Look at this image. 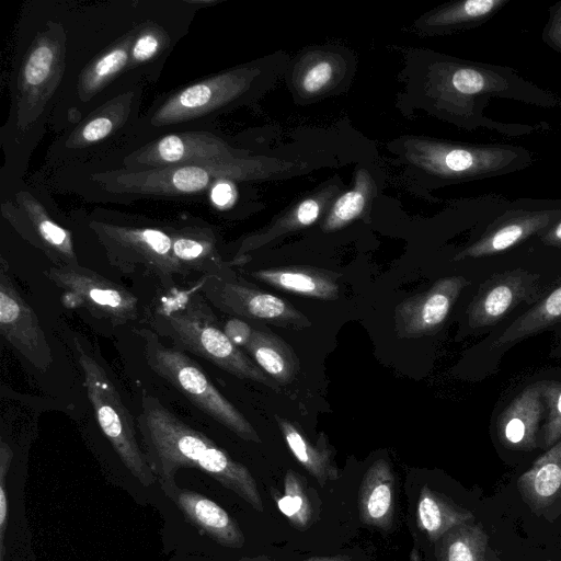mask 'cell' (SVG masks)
Returning a JSON list of instances; mask_svg holds the SVG:
<instances>
[{
	"label": "cell",
	"mask_w": 561,
	"mask_h": 561,
	"mask_svg": "<svg viewBox=\"0 0 561 561\" xmlns=\"http://www.w3.org/2000/svg\"><path fill=\"white\" fill-rule=\"evenodd\" d=\"M427 78L428 94L440 116L468 130L485 128L519 137L550 129L546 122L530 125L490 118L484 108L494 98L545 108L561 107L559 95L506 66L444 57L431 65Z\"/></svg>",
	"instance_id": "6da1fadb"
},
{
	"label": "cell",
	"mask_w": 561,
	"mask_h": 561,
	"mask_svg": "<svg viewBox=\"0 0 561 561\" xmlns=\"http://www.w3.org/2000/svg\"><path fill=\"white\" fill-rule=\"evenodd\" d=\"M138 427L147 461L162 491L176 484L179 469L195 468L236 493L256 512L264 511L250 470L152 396H142Z\"/></svg>",
	"instance_id": "7a4b0ae2"
},
{
	"label": "cell",
	"mask_w": 561,
	"mask_h": 561,
	"mask_svg": "<svg viewBox=\"0 0 561 561\" xmlns=\"http://www.w3.org/2000/svg\"><path fill=\"white\" fill-rule=\"evenodd\" d=\"M293 167L295 163L247 156L142 170L100 168L84 173L80 184L88 187L83 192L87 197L121 203L144 197L184 198L209 193L215 182L221 179L236 182L260 180Z\"/></svg>",
	"instance_id": "3957f363"
},
{
	"label": "cell",
	"mask_w": 561,
	"mask_h": 561,
	"mask_svg": "<svg viewBox=\"0 0 561 561\" xmlns=\"http://www.w3.org/2000/svg\"><path fill=\"white\" fill-rule=\"evenodd\" d=\"M560 217L561 199L506 201L495 195L478 220L474 238L451 261L477 263L483 272L480 280L513 268L534 271L530 263L533 242Z\"/></svg>",
	"instance_id": "277c9868"
},
{
	"label": "cell",
	"mask_w": 561,
	"mask_h": 561,
	"mask_svg": "<svg viewBox=\"0 0 561 561\" xmlns=\"http://www.w3.org/2000/svg\"><path fill=\"white\" fill-rule=\"evenodd\" d=\"M151 324L175 348L197 355L238 378L279 391L280 385L229 340L197 288L175 289L161 298L151 313Z\"/></svg>",
	"instance_id": "5b68a950"
},
{
	"label": "cell",
	"mask_w": 561,
	"mask_h": 561,
	"mask_svg": "<svg viewBox=\"0 0 561 561\" xmlns=\"http://www.w3.org/2000/svg\"><path fill=\"white\" fill-rule=\"evenodd\" d=\"M66 33L59 22L47 21L26 49L13 88L9 121L2 131L16 144L35 139L59 88L66 68Z\"/></svg>",
	"instance_id": "8992f818"
},
{
	"label": "cell",
	"mask_w": 561,
	"mask_h": 561,
	"mask_svg": "<svg viewBox=\"0 0 561 561\" xmlns=\"http://www.w3.org/2000/svg\"><path fill=\"white\" fill-rule=\"evenodd\" d=\"M402 156L415 168L442 182H468L503 176L534 163L523 146L462 144L426 137H407Z\"/></svg>",
	"instance_id": "52a82bcc"
},
{
	"label": "cell",
	"mask_w": 561,
	"mask_h": 561,
	"mask_svg": "<svg viewBox=\"0 0 561 561\" xmlns=\"http://www.w3.org/2000/svg\"><path fill=\"white\" fill-rule=\"evenodd\" d=\"M260 73L255 65H242L176 89L159 99L135 130L153 133L221 114L250 96Z\"/></svg>",
	"instance_id": "ba28073f"
},
{
	"label": "cell",
	"mask_w": 561,
	"mask_h": 561,
	"mask_svg": "<svg viewBox=\"0 0 561 561\" xmlns=\"http://www.w3.org/2000/svg\"><path fill=\"white\" fill-rule=\"evenodd\" d=\"M144 342L148 366L172 385L196 408L227 427L240 438L261 443V438L244 415L213 385L202 367L185 352L164 345L157 333L138 329Z\"/></svg>",
	"instance_id": "9c48e42d"
},
{
	"label": "cell",
	"mask_w": 561,
	"mask_h": 561,
	"mask_svg": "<svg viewBox=\"0 0 561 561\" xmlns=\"http://www.w3.org/2000/svg\"><path fill=\"white\" fill-rule=\"evenodd\" d=\"M140 101L141 87L137 84L106 100L50 146L48 163L70 168L95 159L96 152L135 131L140 121Z\"/></svg>",
	"instance_id": "30bf717a"
},
{
	"label": "cell",
	"mask_w": 561,
	"mask_h": 561,
	"mask_svg": "<svg viewBox=\"0 0 561 561\" xmlns=\"http://www.w3.org/2000/svg\"><path fill=\"white\" fill-rule=\"evenodd\" d=\"M88 227L103 247L110 264L131 274L141 270L163 286L175 284L186 273L172 252V240L167 228L117 224L91 218Z\"/></svg>",
	"instance_id": "8fae6325"
},
{
	"label": "cell",
	"mask_w": 561,
	"mask_h": 561,
	"mask_svg": "<svg viewBox=\"0 0 561 561\" xmlns=\"http://www.w3.org/2000/svg\"><path fill=\"white\" fill-rule=\"evenodd\" d=\"M78 360L84 376V386L96 421L122 462L145 486L157 481L142 447H140L133 416L100 363L75 337Z\"/></svg>",
	"instance_id": "7c38bea8"
},
{
	"label": "cell",
	"mask_w": 561,
	"mask_h": 561,
	"mask_svg": "<svg viewBox=\"0 0 561 561\" xmlns=\"http://www.w3.org/2000/svg\"><path fill=\"white\" fill-rule=\"evenodd\" d=\"M561 277L526 268L493 274L476 286L465 310V328L471 333L491 332L538 301Z\"/></svg>",
	"instance_id": "4fadbf2b"
},
{
	"label": "cell",
	"mask_w": 561,
	"mask_h": 561,
	"mask_svg": "<svg viewBox=\"0 0 561 561\" xmlns=\"http://www.w3.org/2000/svg\"><path fill=\"white\" fill-rule=\"evenodd\" d=\"M45 275L60 290L61 304L68 309H87L94 318L114 325L138 317V300L133 293L87 267L54 265Z\"/></svg>",
	"instance_id": "5bb4252c"
},
{
	"label": "cell",
	"mask_w": 561,
	"mask_h": 561,
	"mask_svg": "<svg viewBox=\"0 0 561 561\" xmlns=\"http://www.w3.org/2000/svg\"><path fill=\"white\" fill-rule=\"evenodd\" d=\"M197 289L216 308L236 317L290 330L311 325L310 320L287 300L239 280L231 268L202 276Z\"/></svg>",
	"instance_id": "9a60e30c"
},
{
	"label": "cell",
	"mask_w": 561,
	"mask_h": 561,
	"mask_svg": "<svg viewBox=\"0 0 561 561\" xmlns=\"http://www.w3.org/2000/svg\"><path fill=\"white\" fill-rule=\"evenodd\" d=\"M247 156L248 151L230 146L210 131L183 130L161 134L126 152L121 158V168L142 170Z\"/></svg>",
	"instance_id": "2e32d148"
},
{
	"label": "cell",
	"mask_w": 561,
	"mask_h": 561,
	"mask_svg": "<svg viewBox=\"0 0 561 561\" xmlns=\"http://www.w3.org/2000/svg\"><path fill=\"white\" fill-rule=\"evenodd\" d=\"M1 214L16 232L37 248L55 266L80 265L71 232L59 225L44 204L27 190H20L1 204Z\"/></svg>",
	"instance_id": "e0dca14e"
},
{
	"label": "cell",
	"mask_w": 561,
	"mask_h": 561,
	"mask_svg": "<svg viewBox=\"0 0 561 561\" xmlns=\"http://www.w3.org/2000/svg\"><path fill=\"white\" fill-rule=\"evenodd\" d=\"M0 332L36 369L45 371L53 364L37 314L16 289L4 259L0 266Z\"/></svg>",
	"instance_id": "ac0fdd59"
},
{
	"label": "cell",
	"mask_w": 561,
	"mask_h": 561,
	"mask_svg": "<svg viewBox=\"0 0 561 561\" xmlns=\"http://www.w3.org/2000/svg\"><path fill=\"white\" fill-rule=\"evenodd\" d=\"M472 285L463 275L437 279L426 291L402 300L394 309L399 339L415 340L438 333L462 291Z\"/></svg>",
	"instance_id": "d6986e66"
},
{
	"label": "cell",
	"mask_w": 561,
	"mask_h": 561,
	"mask_svg": "<svg viewBox=\"0 0 561 561\" xmlns=\"http://www.w3.org/2000/svg\"><path fill=\"white\" fill-rule=\"evenodd\" d=\"M561 322V280L538 301L492 330L478 345L481 374L490 375L502 356L520 341Z\"/></svg>",
	"instance_id": "ffe728a7"
},
{
	"label": "cell",
	"mask_w": 561,
	"mask_h": 561,
	"mask_svg": "<svg viewBox=\"0 0 561 561\" xmlns=\"http://www.w3.org/2000/svg\"><path fill=\"white\" fill-rule=\"evenodd\" d=\"M546 414L540 380L523 387L501 410L495 421L500 444L514 451H531L539 447Z\"/></svg>",
	"instance_id": "44dd1931"
},
{
	"label": "cell",
	"mask_w": 561,
	"mask_h": 561,
	"mask_svg": "<svg viewBox=\"0 0 561 561\" xmlns=\"http://www.w3.org/2000/svg\"><path fill=\"white\" fill-rule=\"evenodd\" d=\"M163 493L202 535L226 548L238 549L244 546L245 537L238 523L213 500L178 484Z\"/></svg>",
	"instance_id": "7402d4cb"
},
{
	"label": "cell",
	"mask_w": 561,
	"mask_h": 561,
	"mask_svg": "<svg viewBox=\"0 0 561 561\" xmlns=\"http://www.w3.org/2000/svg\"><path fill=\"white\" fill-rule=\"evenodd\" d=\"M167 229L173 256L186 275L190 272L214 275L230 268V262H225L219 252L214 230L206 222L193 219Z\"/></svg>",
	"instance_id": "603a6c76"
},
{
	"label": "cell",
	"mask_w": 561,
	"mask_h": 561,
	"mask_svg": "<svg viewBox=\"0 0 561 561\" xmlns=\"http://www.w3.org/2000/svg\"><path fill=\"white\" fill-rule=\"evenodd\" d=\"M339 191V185L331 184L319 192L305 197L289 210L278 217L267 228L247 237L240 244L231 265H241L249 260V253L262 248L275 239L313 225Z\"/></svg>",
	"instance_id": "cb8c5ba5"
},
{
	"label": "cell",
	"mask_w": 561,
	"mask_h": 561,
	"mask_svg": "<svg viewBox=\"0 0 561 561\" xmlns=\"http://www.w3.org/2000/svg\"><path fill=\"white\" fill-rule=\"evenodd\" d=\"M517 488L523 501L537 515L561 505V439L518 478Z\"/></svg>",
	"instance_id": "d4e9b609"
},
{
	"label": "cell",
	"mask_w": 561,
	"mask_h": 561,
	"mask_svg": "<svg viewBox=\"0 0 561 561\" xmlns=\"http://www.w3.org/2000/svg\"><path fill=\"white\" fill-rule=\"evenodd\" d=\"M396 480L390 463L378 459L365 472L358 490L359 518L363 524L382 530L392 526Z\"/></svg>",
	"instance_id": "484cf974"
},
{
	"label": "cell",
	"mask_w": 561,
	"mask_h": 561,
	"mask_svg": "<svg viewBox=\"0 0 561 561\" xmlns=\"http://www.w3.org/2000/svg\"><path fill=\"white\" fill-rule=\"evenodd\" d=\"M262 283L295 295L321 300H335L340 295V278L330 270L313 266H280L251 272Z\"/></svg>",
	"instance_id": "4316f807"
},
{
	"label": "cell",
	"mask_w": 561,
	"mask_h": 561,
	"mask_svg": "<svg viewBox=\"0 0 561 561\" xmlns=\"http://www.w3.org/2000/svg\"><path fill=\"white\" fill-rule=\"evenodd\" d=\"M275 421L294 457L321 486L340 478L334 462V449L323 432L312 443L296 423L279 415H275Z\"/></svg>",
	"instance_id": "83f0119b"
},
{
	"label": "cell",
	"mask_w": 561,
	"mask_h": 561,
	"mask_svg": "<svg viewBox=\"0 0 561 561\" xmlns=\"http://www.w3.org/2000/svg\"><path fill=\"white\" fill-rule=\"evenodd\" d=\"M135 33L136 26L84 66L77 82V91L81 101H90L121 73L126 72Z\"/></svg>",
	"instance_id": "f1b7e54d"
},
{
	"label": "cell",
	"mask_w": 561,
	"mask_h": 561,
	"mask_svg": "<svg viewBox=\"0 0 561 561\" xmlns=\"http://www.w3.org/2000/svg\"><path fill=\"white\" fill-rule=\"evenodd\" d=\"M512 0H458L446 3L421 19L431 33H451L478 27L490 21Z\"/></svg>",
	"instance_id": "f546056e"
},
{
	"label": "cell",
	"mask_w": 561,
	"mask_h": 561,
	"mask_svg": "<svg viewBox=\"0 0 561 561\" xmlns=\"http://www.w3.org/2000/svg\"><path fill=\"white\" fill-rule=\"evenodd\" d=\"M256 365L279 385L293 382L300 369L299 360L280 336L271 331L254 329L244 346Z\"/></svg>",
	"instance_id": "4dcf8cb0"
},
{
	"label": "cell",
	"mask_w": 561,
	"mask_h": 561,
	"mask_svg": "<svg viewBox=\"0 0 561 561\" xmlns=\"http://www.w3.org/2000/svg\"><path fill=\"white\" fill-rule=\"evenodd\" d=\"M473 520L474 515L470 511L459 506L445 494L428 485L421 488L416 522L419 528L432 543H435L454 527L473 523Z\"/></svg>",
	"instance_id": "1f68e13d"
},
{
	"label": "cell",
	"mask_w": 561,
	"mask_h": 561,
	"mask_svg": "<svg viewBox=\"0 0 561 561\" xmlns=\"http://www.w3.org/2000/svg\"><path fill=\"white\" fill-rule=\"evenodd\" d=\"M437 561H501L481 524L454 527L435 542Z\"/></svg>",
	"instance_id": "d6a6232c"
},
{
	"label": "cell",
	"mask_w": 561,
	"mask_h": 561,
	"mask_svg": "<svg viewBox=\"0 0 561 561\" xmlns=\"http://www.w3.org/2000/svg\"><path fill=\"white\" fill-rule=\"evenodd\" d=\"M272 494L278 510L297 530L306 531L319 518V497L298 472L288 469L284 477V492L279 494L273 490Z\"/></svg>",
	"instance_id": "836d02e7"
},
{
	"label": "cell",
	"mask_w": 561,
	"mask_h": 561,
	"mask_svg": "<svg viewBox=\"0 0 561 561\" xmlns=\"http://www.w3.org/2000/svg\"><path fill=\"white\" fill-rule=\"evenodd\" d=\"M376 185L366 169H358L353 186L331 205L322 224L324 232L340 230L357 219L375 195Z\"/></svg>",
	"instance_id": "e575fe53"
},
{
	"label": "cell",
	"mask_w": 561,
	"mask_h": 561,
	"mask_svg": "<svg viewBox=\"0 0 561 561\" xmlns=\"http://www.w3.org/2000/svg\"><path fill=\"white\" fill-rule=\"evenodd\" d=\"M341 69L342 66L335 55L329 53L307 55L296 68L295 88L302 96H319L337 82Z\"/></svg>",
	"instance_id": "d590c367"
},
{
	"label": "cell",
	"mask_w": 561,
	"mask_h": 561,
	"mask_svg": "<svg viewBox=\"0 0 561 561\" xmlns=\"http://www.w3.org/2000/svg\"><path fill=\"white\" fill-rule=\"evenodd\" d=\"M170 47L171 37L161 25L152 21L137 25L126 72L147 68L167 55Z\"/></svg>",
	"instance_id": "8d00e7d4"
},
{
	"label": "cell",
	"mask_w": 561,
	"mask_h": 561,
	"mask_svg": "<svg viewBox=\"0 0 561 561\" xmlns=\"http://www.w3.org/2000/svg\"><path fill=\"white\" fill-rule=\"evenodd\" d=\"M530 262L534 271L561 277V217L535 238Z\"/></svg>",
	"instance_id": "74e56055"
},
{
	"label": "cell",
	"mask_w": 561,
	"mask_h": 561,
	"mask_svg": "<svg viewBox=\"0 0 561 561\" xmlns=\"http://www.w3.org/2000/svg\"><path fill=\"white\" fill-rule=\"evenodd\" d=\"M546 414L539 436V447L549 449L561 439V379H541Z\"/></svg>",
	"instance_id": "f35d334b"
},
{
	"label": "cell",
	"mask_w": 561,
	"mask_h": 561,
	"mask_svg": "<svg viewBox=\"0 0 561 561\" xmlns=\"http://www.w3.org/2000/svg\"><path fill=\"white\" fill-rule=\"evenodd\" d=\"M13 458V451L11 447L4 442H0V561H3L5 549H4V536L8 525V499H7V486L5 479L10 469V465Z\"/></svg>",
	"instance_id": "ab89813d"
},
{
	"label": "cell",
	"mask_w": 561,
	"mask_h": 561,
	"mask_svg": "<svg viewBox=\"0 0 561 561\" xmlns=\"http://www.w3.org/2000/svg\"><path fill=\"white\" fill-rule=\"evenodd\" d=\"M541 38L547 46L561 54V0L549 7Z\"/></svg>",
	"instance_id": "60d3db41"
},
{
	"label": "cell",
	"mask_w": 561,
	"mask_h": 561,
	"mask_svg": "<svg viewBox=\"0 0 561 561\" xmlns=\"http://www.w3.org/2000/svg\"><path fill=\"white\" fill-rule=\"evenodd\" d=\"M237 196L236 181L229 179L218 180L209 191L210 202L219 210H227L232 207Z\"/></svg>",
	"instance_id": "b9f144b4"
},
{
	"label": "cell",
	"mask_w": 561,
	"mask_h": 561,
	"mask_svg": "<svg viewBox=\"0 0 561 561\" xmlns=\"http://www.w3.org/2000/svg\"><path fill=\"white\" fill-rule=\"evenodd\" d=\"M253 328L239 318L229 319L224 325V332L229 340L238 347H243L250 341Z\"/></svg>",
	"instance_id": "7bdbcfd3"
},
{
	"label": "cell",
	"mask_w": 561,
	"mask_h": 561,
	"mask_svg": "<svg viewBox=\"0 0 561 561\" xmlns=\"http://www.w3.org/2000/svg\"><path fill=\"white\" fill-rule=\"evenodd\" d=\"M304 561H352V558L347 554L318 556L308 558Z\"/></svg>",
	"instance_id": "ee69618b"
},
{
	"label": "cell",
	"mask_w": 561,
	"mask_h": 561,
	"mask_svg": "<svg viewBox=\"0 0 561 561\" xmlns=\"http://www.w3.org/2000/svg\"><path fill=\"white\" fill-rule=\"evenodd\" d=\"M234 561H275V560L268 556L261 554V556H256V557H242Z\"/></svg>",
	"instance_id": "f6af8a7d"
},
{
	"label": "cell",
	"mask_w": 561,
	"mask_h": 561,
	"mask_svg": "<svg viewBox=\"0 0 561 561\" xmlns=\"http://www.w3.org/2000/svg\"><path fill=\"white\" fill-rule=\"evenodd\" d=\"M188 4H196L198 7H209L218 3L217 0H185Z\"/></svg>",
	"instance_id": "bcb514c9"
},
{
	"label": "cell",
	"mask_w": 561,
	"mask_h": 561,
	"mask_svg": "<svg viewBox=\"0 0 561 561\" xmlns=\"http://www.w3.org/2000/svg\"><path fill=\"white\" fill-rule=\"evenodd\" d=\"M546 561H551V560H546Z\"/></svg>",
	"instance_id": "7dc6e473"
}]
</instances>
